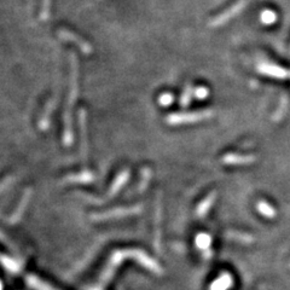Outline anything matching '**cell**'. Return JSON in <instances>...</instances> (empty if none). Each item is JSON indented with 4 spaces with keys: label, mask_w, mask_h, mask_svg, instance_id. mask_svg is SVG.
I'll list each match as a JSON object with an SVG mask.
<instances>
[{
    "label": "cell",
    "mask_w": 290,
    "mask_h": 290,
    "mask_svg": "<svg viewBox=\"0 0 290 290\" xmlns=\"http://www.w3.org/2000/svg\"><path fill=\"white\" fill-rule=\"evenodd\" d=\"M57 35L60 36V39H62L63 42H68V43L74 44V45L76 46L78 49H79L83 53H85V54H91L92 53L91 44L85 42L83 37H80L79 35H76L75 33L70 32V30L61 28V29L57 30Z\"/></svg>",
    "instance_id": "277c9868"
},
{
    "label": "cell",
    "mask_w": 290,
    "mask_h": 290,
    "mask_svg": "<svg viewBox=\"0 0 290 290\" xmlns=\"http://www.w3.org/2000/svg\"><path fill=\"white\" fill-rule=\"evenodd\" d=\"M245 5H247V0H238V2L235 3L234 5H231L230 8L225 10L224 12L214 16L213 18H210L209 22H208V26L213 27V28H217V27L225 25V23H227L230 20L234 18V17H236L238 13L243 11Z\"/></svg>",
    "instance_id": "3957f363"
},
{
    "label": "cell",
    "mask_w": 290,
    "mask_h": 290,
    "mask_svg": "<svg viewBox=\"0 0 290 290\" xmlns=\"http://www.w3.org/2000/svg\"><path fill=\"white\" fill-rule=\"evenodd\" d=\"M54 107H56V98H51V100L46 103L45 110H44L42 118H40V120H39V127L40 129H43V131H45V129L49 128L50 118H51V114H52Z\"/></svg>",
    "instance_id": "8992f818"
},
{
    "label": "cell",
    "mask_w": 290,
    "mask_h": 290,
    "mask_svg": "<svg viewBox=\"0 0 290 290\" xmlns=\"http://www.w3.org/2000/svg\"><path fill=\"white\" fill-rule=\"evenodd\" d=\"M258 70L260 71L261 74L266 75V76L269 78H275V79H279V80H284L288 79L289 78V71L285 70L284 68L276 66V64H271V63H262L260 66L258 67Z\"/></svg>",
    "instance_id": "5b68a950"
},
{
    "label": "cell",
    "mask_w": 290,
    "mask_h": 290,
    "mask_svg": "<svg viewBox=\"0 0 290 290\" xmlns=\"http://www.w3.org/2000/svg\"><path fill=\"white\" fill-rule=\"evenodd\" d=\"M255 161V158L252 155H236V153H228L224 158V162L231 165H247Z\"/></svg>",
    "instance_id": "52a82bcc"
},
{
    "label": "cell",
    "mask_w": 290,
    "mask_h": 290,
    "mask_svg": "<svg viewBox=\"0 0 290 290\" xmlns=\"http://www.w3.org/2000/svg\"><path fill=\"white\" fill-rule=\"evenodd\" d=\"M159 102H160V104H162V105H169L173 102V95L170 93H163L160 95Z\"/></svg>",
    "instance_id": "4fadbf2b"
},
{
    "label": "cell",
    "mask_w": 290,
    "mask_h": 290,
    "mask_svg": "<svg viewBox=\"0 0 290 290\" xmlns=\"http://www.w3.org/2000/svg\"><path fill=\"white\" fill-rule=\"evenodd\" d=\"M194 86L191 84H187L185 88H184V91H183V93H182V97H180V105L182 107H187V105L190 104V102L191 100H192V97H194Z\"/></svg>",
    "instance_id": "9c48e42d"
},
{
    "label": "cell",
    "mask_w": 290,
    "mask_h": 290,
    "mask_svg": "<svg viewBox=\"0 0 290 290\" xmlns=\"http://www.w3.org/2000/svg\"><path fill=\"white\" fill-rule=\"evenodd\" d=\"M195 93H196V97L199 98V100H204V98H207V95H208V93H209V91H208L206 87L200 86L195 90Z\"/></svg>",
    "instance_id": "5bb4252c"
},
{
    "label": "cell",
    "mask_w": 290,
    "mask_h": 290,
    "mask_svg": "<svg viewBox=\"0 0 290 290\" xmlns=\"http://www.w3.org/2000/svg\"><path fill=\"white\" fill-rule=\"evenodd\" d=\"M69 93H68L66 109H64V133L63 141L66 145L73 142V127H71V109H73L78 95H79V62L74 53L70 54V80Z\"/></svg>",
    "instance_id": "6da1fadb"
},
{
    "label": "cell",
    "mask_w": 290,
    "mask_h": 290,
    "mask_svg": "<svg viewBox=\"0 0 290 290\" xmlns=\"http://www.w3.org/2000/svg\"><path fill=\"white\" fill-rule=\"evenodd\" d=\"M276 20H277V15L271 10H265L260 15V21L265 25H272L276 22Z\"/></svg>",
    "instance_id": "8fae6325"
},
{
    "label": "cell",
    "mask_w": 290,
    "mask_h": 290,
    "mask_svg": "<svg viewBox=\"0 0 290 290\" xmlns=\"http://www.w3.org/2000/svg\"><path fill=\"white\" fill-rule=\"evenodd\" d=\"M214 115L213 110H200V111H187V112H174L166 118V122L168 125L177 126L183 124H192L202 120L210 119Z\"/></svg>",
    "instance_id": "7a4b0ae2"
},
{
    "label": "cell",
    "mask_w": 290,
    "mask_h": 290,
    "mask_svg": "<svg viewBox=\"0 0 290 290\" xmlns=\"http://www.w3.org/2000/svg\"><path fill=\"white\" fill-rule=\"evenodd\" d=\"M286 109H288V97L286 95H282L281 101H279V105L277 108V110L275 111L274 114V121H279L282 120L283 116H284Z\"/></svg>",
    "instance_id": "ba28073f"
},
{
    "label": "cell",
    "mask_w": 290,
    "mask_h": 290,
    "mask_svg": "<svg viewBox=\"0 0 290 290\" xmlns=\"http://www.w3.org/2000/svg\"><path fill=\"white\" fill-rule=\"evenodd\" d=\"M50 9H51V0H43L42 11H40V20L42 21H47L50 18Z\"/></svg>",
    "instance_id": "7c38bea8"
},
{
    "label": "cell",
    "mask_w": 290,
    "mask_h": 290,
    "mask_svg": "<svg viewBox=\"0 0 290 290\" xmlns=\"http://www.w3.org/2000/svg\"><path fill=\"white\" fill-rule=\"evenodd\" d=\"M258 209L262 214V216H265V217H267V218H275L276 217V210L274 209V207L269 206L268 203L259 202Z\"/></svg>",
    "instance_id": "30bf717a"
}]
</instances>
